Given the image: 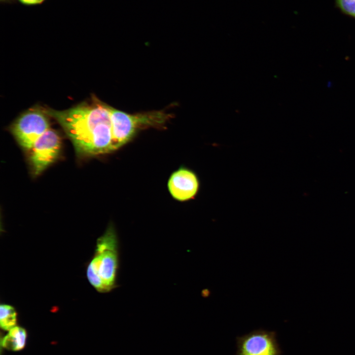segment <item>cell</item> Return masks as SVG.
<instances>
[{
  "instance_id": "cell-1",
  "label": "cell",
  "mask_w": 355,
  "mask_h": 355,
  "mask_svg": "<svg viewBox=\"0 0 355 355\" xmlns=\"http://www.w3.org/2000/svg\"><path fill=\"white\" fill-rule=\"evenodd\" d=\"M110 106L97 100L91 105L45 111L61 125L78 154L91 156L113 151Z\"/></svg>"
},
{
  "instance_id": "cell-2",
  "label": "cell",
  "mask_w": 355,
  "mask_h": 355,
  "mask_svg": "<svg viewBox=\"0 0 355 355\" xmlns=\"http://www.w3.org/2000/svg\"><path fill=\"white\" fill-rule=\"evenodd\" d=\"M118 264V240L110 224L97 241L94 255L87 269L88 281L98 292H109L116 284Z\"/></svg>"
},
{
  "instance_id": "cell-3",
  "label": "cell",
  "mask_w": 355,
  "mask_h": 355,
  "mask_svg": "<svg viewBox=\"0 0 355 355\" xmlns=\"http://www.w3.org/2000/svg\"><path fill=\"white\" fill-rule=\"evenodd\" d=\"M112 145L116 150L130 142L141 130L163 128L173 118L165 110H153L130 114L110 106Z\"/></svg>"
},
{
  "instance_id": "cell-4",
  "label": "cell",
  "mask_w": 355,
  "mask_h": 355,
  "mask_svg": "<svg viewBox=\"0 0 355 355\" xmlns=\"http://www.w3.org/2000/svg\"><path fill=\"white\" fill-rule=\"evenodd\" d=\"M50 129L45 110L31 109L20 115L11 127V132L19 144L30 150L36 141Z\"/></svg>"
},
{
  "instance_id": "cell-5",
  "label": "cell",
  "mask_w": 355,
  "mask_h": 355,
  "mask_svg": "<svg viewBox=\"0 0 355 355\" xmlns=\"http://www.w3.org/2000/svg\"><path fill=\"white\" fill-rule=\"evenodd\" d=\"M236 355H282L273 331L254 330L237 338Z\"/></svg>"
},
{
  "instance_id": "cell-6",
  "label": "cell",
  "mask_w": 355,
  "mask_h": 355,
  "mask_svg": "<svg viewBox=\"0 0 355 355\" xmlns=\"http://www.w3.org/2000/svg\"><path fill=\"white\" fill-rule=\"evenodd\" d=\"M61 146V138L54 130L49 129L34 143L30 157L34 174H40L58 157Z\"/></svg>"
},
{
  "instance_id": "cell-7",
  "label": "cell",
  "mask_w": 355,
  "mask_h": 355,
  "mask_svg": "<svg viewBox=\"0 0 355 355\" xmlns=\"http://www.w3.org/2000/svg\"><path fill=\"white\" fill-rule=\"evenodd\" d=\"M167 186L174 199L178 201H186L193 199L197 194L199 181L194 172L181 167L171 174Z\"/></svg>"
},
{
  "instance_id": "cell-8",
  "label": "cell",
  "mask_w": 355,
  "mask_h": 355,
  "mask_svg": "<svg viewBox=\"0 0 355 355\" xmlns=\"http://www.w3.org/2000/svg\"><path fill=\"white\" fill-rule=\"evenodd\" d=\"M26 338V330L21 327L15 326L2 339L1 345L7 350L18 351L25 347Z\"/></svg>"
},
{
  "instance_id": "cell-9",
  "label": "cell",
  "mask_w": 355,
  "mask_h": 355,
  "mask_svg": "<svg viewBox=\"0 0 355 355\" xmlns=\"http://www.w3.org/2000/svg\"><path fill=\"white\" fill-rule=\"evenodd\" d=\"M16 312L13 307L7 304L0 306V325L4 330H10L16 326Z\"/></svg>"
},
{
  "instance_id": "cell-10",
  "label": "cell",
  "mask_w": 355,
  "mask_h": 355,
  "mask_svg": "<svg viewBox=\"0 0 355 355\" xmlns=\"http://www.w3.org/2000/svg\"><path fill=\"white\" fill-rule=\"evenodd\" d=\"M338 4L344 12L355 17V0H338Z\"/></svg>"
},
{
  "instance_id": "cell-11",
  "label": "cell",
  "mask_w": 355,
  "mask_h": 355,
  "mask_svg": "<svg viewBox=\"0 0 355 355\" xmlns=\"http://www.w3.org/2000/svg\"><path fill=\"white\" fill-rule=\"evenodd\" d=\"M22 3L27 4H35L41 3L44 0H20Z\"/></svg>"
}]
</instances>
